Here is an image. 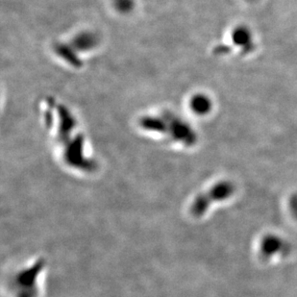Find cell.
Instances as JSON below:
<instances>
[{"label": "cell", "instance_id": "cell-4", "mask_svg": "<svg viewBox=\"0 0 297 297\" xmlns=\"http://www.w3.org/2000/svg\"><path fill=\"white\" fill-rule=\"evenodd\" d=\"M233 42L237 47L242 49V52L247 54L254 49V42L252 34L246 26H239L232 33Z\"/></svg>", "mask_w": 297, "mask_h": 297}, {"label": "cell", "instance_id": "cell-2", "mask_svg": "<svg viewBox=\"0 0 297 297\" xmlns=\"http://www.w3.org/2000/svg\"><path fill=\"white\" fill-rule=\"evenodd\" d=\"M289 251V246L281 236L275 234H267L263 236L259 245V253L264 260L277 255L285 256Z\"/></svg>", "mask_w": 297, "mask_h": 297}, {"label": "cell", "instance_id": "cell-6", "mask_svg": "<svg viewBox=\"0 0 297 297\" xmlns=\"http://www.w3.org/2000/svg\"><path fill=\"white\" fill-rule=\"evenodd\" d=\"M288 210L292 217L297 220V194L291 195L288 199Z\"/></svg>", "mask_w": 297, "mask_h": 297}, {"label": "cell", "instance_id": "cell-5", "mask_svg": "<svg viewBox=\"0 0 297 297\" xmlns=\"http://www.w3.org/2000/svg\"><path fill=\"white\" fill-rule=\"evenodd\" d=\"M191 107L195 113H199V114H205V113L210 112V110L212 108V103L208 97H206L205 95L199 94L192 99Z\"/></svg>", "mask_w": 297, "mask_h": 297}, {"label": "cell", "instance_id": "cell-1", "mask_svg": "<svg viewBox=\"0 0 297 297\" xmlns=\"http://www.w3.org/2000/svg\"><path fill=\"white\" fill-rule=\"evenodd\" d=\"M236 188L229 181H221L214 185L209 191L199 195L192 204V213L196 216L204 215L210 206L224 201L235 194Z\"/></svg>", "mask_w": 297, "mask_h": 297}, {"label": "cell", "instance_id": "cell-3", "mask_svg": "<svg viewBox=\"0 0 297 297\" xmlns=\"http://www.w3.org/2000/svg\"><path fill=\"white\" fill-rule=\"evenodd\" d=\"M37 267L33 269L27 270V279L25 282V275L22 271L20 275H18L17 279L14 280V283H16L19 286V291H17V294L14 297H35L36 291H35V284L33 283L35 281V275L34 271L36 270Z\"/></svg>", "mask_w": 297, "mask_h": 297}]
</instances>
